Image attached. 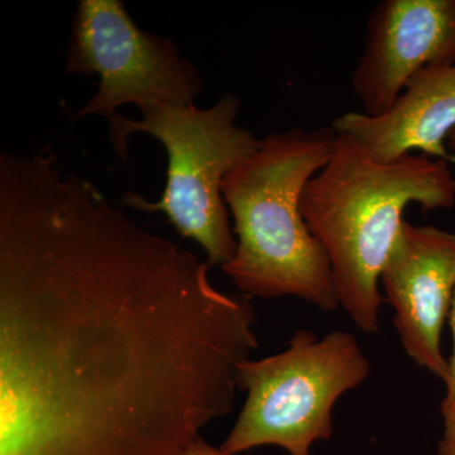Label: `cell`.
I'll return each instance as SVG.
<instances>
[{
  "label": "cell",
  "mask_w": 455,
  "mask_h": 455,
  "mask_svg": "<svg viewBox=\"0 0 455 455\" xmlns=\"http://www.w3.org/2000/svg\"><path fill=\"white\" fill-rule=\"evenodd\" d=\"M49 149L0 155V455H181L235 407L250 296Z\"/></svg>",
  "instance_id": "obj_1"
},
{
  "label": "cell",
  "mask_w": 455,
  "mask_h": 455,
  "mask_svg": "<svg viewBox=\"0 0 455 455\" xmlns=\"http://www.w3.org/2000/svg\"><path fill=\"white\" fill-rule=\"evenodd\" d=\"M411 204L453 208L451 163L421 154L381 163L344 134L302 194V215L328 256L339 307L364 333L379 331V278Z\"/></svg>",
  "instance_id": "obj_2"
},
{
  "label": "cell",
  "mask_w": 455,
  "mask_h": 455,
  "mask_svg": "<svg viewBox=\"0 0 455 455\" xmlns=\"http://www.w3.org/2000/svg\"><path fill=\"white\" fill-rule=\"evenodd\" d=\"M335 143L331 127L271 133L224 178L236 252L221 269L243 295L295 296L328 313L339 307L328 256L301 212L305 188Z\"/></svg>",
  "instance_id": "obj_3"
},
{
  "label": "cell",
  "mask_w": 455,
  "mask_h": 455,
  "mask_svg": "<svg viewBox=\"0 0 455 455\" xmlns=\"http://www.w3.org/2000/svg\"><path fill=\"white\" fill-rule=\"evenodd\" d=\"M241 99L227 92L209 108L152 107L139 121L109 116L114 154L128 160V139L147 133L160 140L169 158L166 185L157 202L124 193L123 205L143 212H163L176 232L193 239L211 267H223L236 252V238L221 193L224 178L259 148L260 140L236 124Z\"/></svg>",
  "instance_id": "obj_4"
},
{
  "label": "cell",
  "mask_w": 455,
  "mask_h": 455,
  "mask_svg": "<svg viewBox=\"0 0 455 455\" xmlns=\"http://www.w3.org/2000/svg\"><path fill=\"white\" fill-rule=\"evenodd\" d=\"M370 372L355 335L296 331L283 352L242 364L239 390L247 397L220 451L235 455L277 445L291 455H309L314 443L331 438L335 403Z\"/></svg>",
  "instance_id": "obj_5"
},
{
  "label": "cell",
  "mask_w": 455,
  "mask_h": 455,
  "mask_svg": "<svg viewBox=\"0 0 455 455\" xmlns=\"http://www.w3.org/2000/svg\"><path fill=\"white\" fill-rule=\"evenodd\" d=\"M66 73L100 77L97 92L75 118L101 116L133 104L196 106L203 80L170 38L145 32L121 0H79L66 57Z\"/></svg>",
  "instance_id": "obj_6"
},
{
  "label": "cell",
  "mask_w": 455,
  "mask_h": 455,
  "mask_svg": "<svg viewBox=\"0 0 455 455\" xmlns=\"http://www.w3.org/2000/svg\"><path fill=\"white\" fill-rule=\"evenodd\" d=\"M379 283L406 355L447 382L440 340L455 293V233L405 220Z\"/></svg>",
  "instance_id": "obj_7"
},
{
  "label": "cell",
  "mask_w": 455,
  "mask_h": 455,
  "mask_svg": "<svg viewBox=\"0 0 455 455\" xmlns=\"http://www.w3.org/2000/svg\"><path fill=\"white\" fill-rule=\"evenodd\" d=\"M455 62V0H383L352 74L363 114L385 113L419 71Z\"/></svg>",
  "instance_id": "obj_8"
},
{
  "label": "cell",
  "mask_w": 455,
  "mask_h": 455,
  "mask_svg": "<svg viewBox=\"0 0 455 455\" xmlns=\"http://www.w3.org/2000/svg\"><path fill=\"white\" fill-rule=\"evenodd\" d=\"M331 128L337 134L352 137L381 163L420 152L455 164L447 147L455 130V62L419 71L385 113H346Z\"/></svg>",
  "instance_id": "obj_9"
},
{
  "label": "cell",
  "mask_w": 455,
  "mask_h": 455,
  "mask_svg": "<svg viewBox=\"0 0 455 455\" xmlns=\"http://www.w3.org/2000/svg\"><path fill=\"white\" fill-rule=\"evenodd\" d=\"M451 333H453V353L449 359V374L447 382V395L442 403V415L444 418V439H455V293L451 302Z\"/></svg>",
  "instance_id": "obj_10"
},
{
  "label": "cell",
  "mask_w": 455,
  "mask_h": 455,
  "mask_svg": "<svg viewBox=\"0 0 455 455\" xmlns=\"http://www.w3.org/2000/svg\"><path fill=\"white\" fill-rule=\"evenodd\" d=\"M181 455H228L221 451L220 449H217L209 445L208 443L205 442L200 436L196 440H194L190 445L187 449H185L184 453Z\"/></svg>",
  "instance_id": "obj_11"
},
{
  "label": "cell",
  "mask_w": 455,
  "mask_h": 455,
  "mask_svg": "<svg viewBox=\"0 0 455 455\" xmlns=\"http://www.w3.org/2000/svg\"><path fill=\"white\" fill-rule=\"evenodd\" d=\"M440 455H455V439H443L439 447Z\"/></svg>",
  "instance_id": "obj_12"
},
{
  "label": "cell",
  "mask_w": 455,
  "mask_h": 455,
  "mask_svg": "<svg viewBox=\"0 0 455 455\" xmlns=\"http://www.w3.org/2000/svg\"><path fill=\"white\" fill-rule=\"evenodd\" d=\"M448 151L455 154V130L451 132L447 142Z\"/></svg>",
  "instance_id": "obj_13"
}]
</instances>
